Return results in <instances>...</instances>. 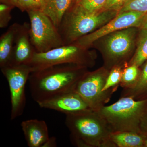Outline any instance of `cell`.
Here are the masks:
<instances>
[{"instance_id":"484cf974","label":"cell","mask_w":147,"mask_h":147,"mask_svg":"<svg viewBox=\"0 0 147 147\" xmlns=\"http://www.w3.org/2000/svg\"><path fill=\"white\" fill-rule=\"evenodd\" d=\"M140 128L141 134L147 137V107L141 118Z\"/></svg>"},{"instance_id":"4fadbf2b","label":"cell","mask_w":147,"mask_h":147,"mask_svg":"<svg viewBox=\"0 0 147 147\" xmlns=\"http://www.w3.org/2000/svg\"><path fill=\"white\" fill-rule=\"evenodd\" d=\"M27 144L30 147H42L49 139L48 127L45 121L27 120L21 123Z\"/></svg>"},{"instance_id":"d4e9b609","label":"cell","mask_w":147,"mask_h":147,"mask_svg":"<svg viewBox=\"0 0 147 147\" xmlns=\"http://www.w3.org/2000/svg\"><path fill=\"white\" fill-rule=\"evenodd\" d=\"M127 0H107L102 11L111 10L119 11Z\"/></svg>"},{"instance_id":"9a60e30c","label":"cell","mask_w":147,"mask_h":147,"mask_svg":"<svg viewBox=\"0 0 147 147\" xmlns=\"http://www.w3.org/2000/svg\"><path fill=\"white\" fill-rule=\"evenodd\" d=\"M146 137L140 133L129 131L111 132L110 141L115 147H144Z\"/></svg>"},{"instance_id":"83f0119b","label":"cell","mask_w":147,"mask_h":147,"mask_svg":"<svg viewBox=\"0 0 147 147\" xmlns=\"http://www.w3.org/2000/svg\"><path fill=\"white\" fill-rule=\"evenodd\" d=\"M18 0H1V2L17 7Z\"/></svg>"},{"instance_id":"e0dca14e","label":"cell","mask_w":147,"mask_h":147,"mask_svg":"<svg viewBox=\"0 0 147 147\" xmlns=\"http://www.w3.org/2000/svg\"><path fill=\"white\" fill-rule=\"evenodd\" d=\"M138 82L132 88L123 89L121 97L128 96L136 100L147 99V60L143 64Z\"/></svg>"},{"instance_id":"ac0fdd59","label":"cell","mask_w":147,"mask_h":147,"mask_svg":"<svg viewBox=\"0 0 147 147\" xmlns=\"http://www.w3.org/2000/svg\"><path fill=\"white\" fill-rule=\"evenodd\" d=\"M139 29L137 48L126 66L135 65L140 67L147 60V29Z\"/></svg>"},{"instance_id":"ba28073f","label":"cell","mask_w":147,"mask_h":147,"mask_svg":"<svg viewBox=\"0 0 147 147\" xmlns=\"http://www.w3.org/2000/svg\"><path fill=\"white\" fill-rule=\"evenodd\" d=\"M27 13L31 41L37 53H45L64 45L58 29L47 15L40 11Z\"/></svg>"},{"instance_id":"603a6c76","label":"cell","mask_w":147,"mask_h":147,"mask_svg":"<svg viewBox=\"0 0 147 147\" xmlns=\"http://www.w3.org/2000/svg\"><path fill=\"white\" fill-rule=\"evenodd\" d=\"M126 11L147 13V0H127L119 13Z\"/></svg>"},{"instance_id":"4316f807","label":"cell","mask_w":147,"mask_h":147,"mask_svg":"<svg viewBox=\"0 0 147 147\" xmlns=\"http://www.w3.org/2000/svg\"><path fill=\"white\" fill-rule=\"evenodd\" d=\"M57 146L56 139L55 137L49 138L48 141L44 144L42 147H54Z\"/></svg>"},{"instance_id":"30bf717a","label":"cell","mask_w":147,"mask_h":147,"mask_svg":"<svg viewBox=\"0 0 147 147\" xmlns=\"http://www.w3.org/2000/svg\"><path fill=\"white\" fill-rule=\"evenodd\" d=\"M146 13L137 11L119 13L107 24L80 38L75 42L82 47L88 48L95 42L111 33L131 27L139 28Z\"/></svg>"},{"instance_id":"5b68a950","label":"cell","mask_w":147,"mask_h":147,"mask_svg":"<svg viewBox=\"0 0 147 147\" xmlns=\"http://www.w3.org/2000/svg\"><path fill=\"white\" fill-rule=\"evenodd\" d=\"M95 59L94 55L88 48L74 42L45 53L36 52L28 65L31 68L32 72L62 64H74L88 68L93 66Z\"/></svg>"},{"instance_id":"5bb4252c","label":"cell","mask_w":147,"mask_h":147,"mask_svg":"<svg viewBox=\"0 0 147 147\" xmlns=\"http://www.w3.org/2000/svg\"><path fill=\"white\" fill-rule=\"evenodd\" d=\"M20 24L14 23L0 38V68L9 65L13 53L15 36Z\"/></svg>"},{"instance_id":"3957f363","label":"cell","mask_w":147,"mask_h":147,"mask_svg":"<svg viewBox=\"0 0 147 147\" xmlns=\"http://www.w3.org/2000/svg\"><path fill=\"white\" fill-rule=\"evenodd\" d=\"M119 12L102 11L89 13L71 5L65 13L58 30L64 43L69 45L107 24Z\"/></svg>"},{"instance_id":"cb8c5ba5","label":"cell","mask_w":147,"mask_h":147,"mask_svg":"<svg viewBox=\"0 0 147 147\" xmlns=\"http://www.w3.org/2000/svg\"><path fill=\"white\" fill-rule=\"evenodd\" d=\"M15 7L1 3L0 4V28H3L8 26L11 16V10Z\"/></svg>"},{"instance_id":"8fae6325","label":"cell","mask_w":147,"mask_h":147,"mask_svg":"<svg viewBox=\"0 0 147 147\" xmlns=\"http://www.w3.org/2000/svg\"><path fill=\"white\" fill-rule=\"evenodd\" d=\"M38 104L40 108L56 110L66 115L92 110L82 98L74 91L65 93Z\"/></svg>"},{"instance_id":"7402d4cb","label":"cell","mask_w":147,"mask_h":147,"mask_svg":"<svg viewBox=\"0 0 147 147\" xmlns=\"http://www.w3.org/2000/svg\"><path fill=\"white\" fill-rule=\"evenodd\" d=\"M46 0H18L17 7L21 11H43Z\"/></svg>"},{"instance_id":"6da1fadb","label":"cell","mask_w":147,"mask_h":147,"mask_svg":"<svg viewBox=\"0 0 147 147\" xmlns=\"http://www.w3.org/2000/svg\"><path fill=\"white\" fill-rule=\"evenodd\" d=\"M88 68L74 64H62L33 71L29 76L30 91L37 103L74 91Z\"/></svg>"},{"instance_id":"d6986e66","label":"cell","mask_w":147,"mask_h":147,"mask_svg":"<svg viewBox=\"0 0 147 147\" xmlns=\"http://www.w3.org/2000/svg\"><path fill=\"white\" fill-rule=\"evenodd\" d=\"M141 72V67L135 65L124 67L120 86L123 89L130 88L134 87L139 80Z\"/></svg>"},{"instance_id":"44dd1931","label":"cell","mask_w":147,"mask_h":147,"mask_svg":"<svg viewBox=\"0 0 147 147\" xmlns=\"http://www.w3.org/2000/svg\"><path fill=\"white\" fill-rule=\"evenodd\" d=\"M107 0H80L75 5L78 8L89 13L102 11Z\"/></svg>"},{"instance_id":"f546056e","label":"cell","mask_w":147,"mask_h":147,"mask_svg":"<svg viewBox=\"0 0 147 147\" xmlns=\"http://www.w3.org/2000/svg\"><path fill=\"white\" fill-rule=\"evenodd\" d=\"M80 1V0H72V4H71V5L76 4L77 3L79 2Z\"/></svg>"},{"instance_id":"2e32d148","label":"cell","mask_w":147,"mask_h":147,"mask_svg":"<svg viewBox=\"0 0 147 147\" xmlns=\"http://www.w3.org/2000/svg\"><path fill=\"white\" fill-rule=\"evenodd\" d=\"M71 4L72 0H46L42 12L51 19L58 29L65 13Z\"/></svg>"},{"instance_id":"4dcf8cb0","label":"cell","mask_w":147,"mask_h":147,"mask_svg":"<svg viewBox=\"0 0 147 147\" xmlns=\"http://www.w3.org/2000/svg\"><path fill=\"white\" fill-rule=\"evenodd\" d=\"M144 147H147V137H146V139H145Z\"/></svg>"},{"instance_id":"9c48e42d","label":"cell","mask_w":147,"mask_h":147,"mask_svg":"<svg viewBox=\"0 0 147 147\" xmlns=\"http://www.w3.org/2000/svg\"><path fill=\"white\" fill-rule=\"evenodd\" d=\"M8 82L11 102V119L22 115L26 103L25 87L32 69L28 65H9L1 68Z\"/></svg>"},{"instance_id":"7c38bea8","label":"cell","mask_w":147,"mask_h":147,"mask_svg":"<svg viewBox=\"0 0 147 147\" xmlns=\"http://www.w3.org/2000/svg\"><path fill=\"white\" fill-rule=\"evenodd\" d=\"M30 29V24L28 23L19 25L15 36L9 65H28L36 53L31 41Z\"/></svg>"},{"instance_id":"7a4b0ae2","label":"cell","mask_w":147,"mask_h":147,"mask_svg":"<svg viewBox=\"0 0 147 147\" xmlns=\"http://www.w3.org/2000/svg\"><path fill=\"white\" fill-rule=\"evenodd\" d=\"M66 116V125L74 145L79 147H115L110 140L112 131L98 111Z\"/></svg>"},{"instance_id":"277c9868","label":"cell","mask_w":147,"mask_h":147,"mask_svg":"<svg viewBox=\"0 0 147 147\" xmlns=\"http://www.w3.org/2000/svg\"><path fill=\"white\" fill-rule=\"evenodd\" d=\"M147 107V99L136 100L123 96L98 112L106 121L112 132L129 131L141 134L140 121Z\"/></svg>"},{"instance_id":"52a82bcc","label":"cell","mask_w":147,"mask_h":147,"mask_svg":"<svg viewBox=\"0 0 147 147\" xmlns=\"http://www.w3.org/2000/svg\"><path fill=\"white\" fill-rule=\"evenodd\" d=\"M109 72L104 66L94 71H87L74 90L93 111H99L112 97V94L102 91Z\"/></svg>"},{"instance_id":"f1b7e54d","label":"cell","mask_w":147,"mask_h":147,"mask_svg":"<svg viewBox=\"0 0 147 147\" xmlns=\"http://www.w3.org/2000/svg\"><path fill=\"white\" fill-rule=\"evenodd\" d=\"M139 29H147V13L144 16L143 22H142L141 26Z\"/></svg>"},{"instance_id":"8992f818","label":"cell","mask_w":147,"mask_h":147,"mask_svg":"<svg viewBox=\"0 0 147 147\" xmlns=\"http://www.w3.org/2000/svg\"><path fill=\"white\" fill-rule=\"evenodd\" d=\"M138 29L131 27L122 29L103 37L104 67L110 71L114 67H124L127 65L135 52Z\"/></svg>"},{"instance_id":"ffe728a7","label":"cell","mask_w":147,"mask_h":147,"mask_svg":"<svg viewBox=\"0 0 147 147\" xmlns=\"http://www.w3.org/2000/svg\"><path fill=\"white\" fill-rule=\"evenodd\" d=\"M123 68L122 67L117 66L110 69L102 91L113 94L117 90L120 86Z\"/></svg>"}]
</instances>
